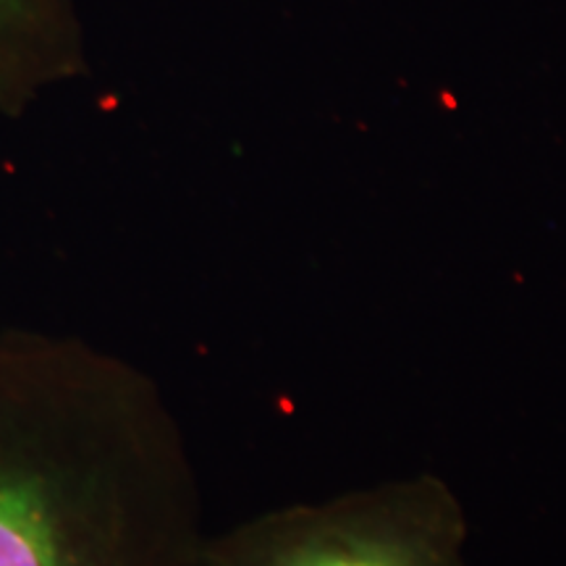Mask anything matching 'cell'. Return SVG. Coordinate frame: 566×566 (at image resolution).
I'll return each instance as SVG.
<instances>
[{"label": "cell", "mask_w": 566, "mask_h": 566, "mask_svg": "<svg viewBox=\"0 0 566 566\" xmlns=\"http://www.w3.org/2000/svg\"><path fill=\"white\" fill-rule=\"evenodd\" d=\"M205 537L158 386L80 338L0 331V566H200Z\"/></svg>", "instance_id": "obj_1"}, {"label": "cell", "mask_w": 566, "mask_h": 566, "mask_svg": "<svg viewBox=\"0 0 566 566\" xmlns=\"http://www.w3.org/2000/svg\"><path fill=\"white\" fill-rule=\"evenodd\" d=\"M467 514L433 475L273 509L205 537L200 566H470Z\"/></svg>", "instance_id": "obj_2"}, {"label": "cell", "mask_w": 566, "mask_h": 566, "mask_svg": "<svg viewBox=\"0 0 566 566\" xmlns=\"http://www.w3.org/2000/svg\"><path fill=\"white\" fill-rule=\"evenodd\" d=\"M82 66L71 0H0V113H19Z\"/></svg>", "instance_id": "obj_3"}]
</instances>
